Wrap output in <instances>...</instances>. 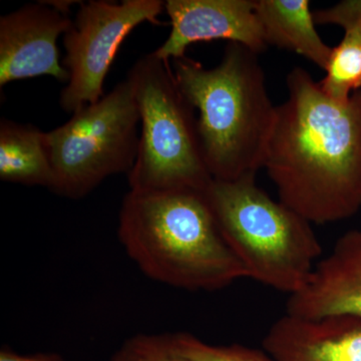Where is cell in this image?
<instances>
[{
  "label": "cell",
  "instance_id": "cell-9",
  "mask_svg": "<svg viewBox=\"0 0 361 361\" xmlns=\"http://www.w3.org/2000/svg\"><path fill=\"white\" fill-rule=\"evenodd\" d=\"M165 11L172 28L154 51L164 61L184 58L190 45L210 40H228L257 54L267 49L255 0H167Z\"/></svg>",
  "mask_w": 361,
  "mask_h": 361
},
{
  "label": "cell",
  "instance_id": "cell-13",
  "mask_svg": "<svg viewBox=\"0 0 361 361\" xmlns=\"http://www.w3.org/2000/svg\"><path fill=\"white\" fill-rule=\"evenodd\" d=\"M316 25L343 28L341 44L332 47L326 75L319 82L323 92L337 102H346L361 90V0H343L313 11Z\"/></svg>",
  "mask_w": 361,
  "mask_h": 361
},
{
  "label": "cell",
  "instance_id": "cell-17",
  "mask_svg": "<svg viewBox=\"0 0 361 361\" xmlns=\"http://www.w3.org/2000/svg\"><path fill=\"white\" fill-rule=\"evenodd\" d=\"M0 361H66L63 355L56 353H37L33 355H20L11 348L0 350Z\"/></svg>",
  "mask_w": 361,
  "mask_h": 361
},
{
  "label": "cell",
  "instance_id": "cell-6",
  "mask_svg": "<svg viewBox=\"0 0 361 361\" xmlns=\"http://www.w3.org/2000/svg\"><path fill=\"white\" fill-rule=\"evenodd\" d=\"M139 125L137 99L126 78L97 103L45 133L54 172L51 191L78 200L111 176L129 174L139 149Z\"/></svg>",
  "mask_w": 361,
  "mask_h": 361
},
{
  "label": "cell",
  "instance_id": "cell-14",
  "mask_svg": "<svg viewBox=\"0 0 361 361\" xmlns=\"http://www.w3.org/2000/svg\"><path fill=\"white\" fill-rule=\"evenodd\" d=\"M0 180L51 190L54 172L44 132L30 123L0 120Z\"/></svg>",
  "mask_w": 361,
  "mask_h": 361
},
{
  "label": "cell",
  "instance_id": "cell-7",
  "mask_svg": "<svg viewBox=\"0 0 361 361\" xmlns=\"http://www.w3.org/2000/svg\"><path fill=\"white\" fill-rule=\"evenodd\" d=\"M165 11L161 0H90L80 2L77 16L63 35V66L68 80L61 90L59 106L73 114L104 96L106 75L123 40L137 26L160 25Z\"/></svg>",
  "mask_w": 361,
  "mask_h": 361
},
{
  "label": "cell",
  "instance_id": "cell-10",
  "mask_svg": "<svg viewBox=\"0 0 361 361\" xmlns=\"http://www.w3.org/2000/svg\"><path fill=\"white\" fill-rule=\"evenodd\" d=\"M286 314L304 319L361 318V230L342 235L329 255L316 263L302 288L289 295Z\"/></svg>",
  "mask_w": 361,
  "mask_h": 361
},
{
  "label": "cell",
  "instance_id": "cell-1",
  "mask_svg": "<svg viewBox=\"0 0 361 361\" xmlns=\"http://www.w3.org/2000/svg\"><path fill=\"white\" fill-rule=\"evenodd\" d=\"M286 85L263 168L279 201L311 224L348 219L361 209V90L337 102L299 66Z\"/></svg>",
  "mask_w": 361,
  "mask_h": 361
},
{
  "label": "cell",
  "instance_id": "cell-16",
  "mask_svg": "<svg viewBox=\"0 0 361 361\" xmlns=\"http://www.w3.org/2000/svg\"><path fill=\"white\" fill-rule=\"evenodd\" d=\"M110 361H191L178 353L170 334H137L120 346Z\"/></svg>",
  "mask_w": 361,
  "mask_h": 361
},
{
  "label": "cell",
  "instance_id": "cell-11",
  "mask_svg": "<svg viewBox=\"0 0 361 361\" xmlns=\"http://www.w3.org/2000/svg\"><path fill=\"white\" fill-rule=\"evenodd\" d=\"M262 345L277 361H361V318L285 314L271 325Z\"/></svg>",
  "mask_w": 361,
  "mask_h": 361
},
{
  "label": "cell",
  "instance_id": "cell-3",
  "mask_svg": "<svg viewBox=\"0 0 361 361\" xmlns=\"http://www.w3.org/2000/svg\"><path fill=\"white\" fill-rule=\"evenodd\" d=\"M180 92L198 111L202 154L213 180H236L263 168L276 115L258 54L229 44L218 66L173 61Z\"/></svg>",
  "mask_w": 361,
  "mask_h": 361
},
{
  "label": "cell",
  "instance_id": "cell-5",
  "mask_svg": "<svg viewBox=\"0 0 361 361\" xmlns=\"http://www.w3.org/2000/svg\"><path fill=\"white\" fill-rule=\"evenodd\" d=\"M127 78L140 113V142L129 174L133 191L205 192L213 180L202 154L195 109L180 92L170 61L149 52Z\"/></svg>",
  "mask_w": 361,
  "mask_h": 361
},
{
  "label": "cell",
  "instance_id": "cell-8",
  "mask_svg": "<svg viewBox=\"0 0 361 361\" xmlns=\"http://www.w3.org/2000/svg\"><path fill=\"white\" fill-rule=\"evenodd\" d=\"M73 20L47 4H25L0 18V89L9 82L51 77L68 82L58 39Z\"/></svg>",
  "mask_w": 361,
  "mask_h": 361
},
{
  "label": "cell",
  "instance_id": "cell-4",
  "mask_svg": "<svg viewBox=\"0 0 361 361\" xmlns=\"http://www.w3.org/2000/svg\"><path fill=\"white\" fill-rule=\"evenodd\" d=\"M255 178L213 180L206 198L247 277L291 295L307 282L322 244L310 221L270 198Z\"/></svg>",
  "mask_w": 361,
  "mask_h": 361
},
{
  "label": "cell",
  "instance_id": "cell-15",
  "mask_svg": "<svg viewBox=\"0 0 361 361\" xmlns=\"http://www.w3.org/2000/svg\"><path fill=\"white\" fill-rule=\"evenodd\" d=\"M178 353L191 361H277L264 349L242 344L213 345L187 332L170 334Z\"/></svg>",
  "mask_w": 361,
  "mask_h": 361
},
{
  "label": "cell",
  "instance_id": "cell-12",
  "mask_svg": "<svg viewBox=\"0 0 361 361\" xmlns=\"http://www.w3.org/2000/svg\"><path fill=\"white\" fill-rule=\"evenodd\" d=\"M268 47L288 49L326 71L332 47L317 32L308 0H255Z\"/></svg>",
  "mask_w": 361,
  "mask_h": 361
},
{
  "label": "cell",
  "instance_id": "cell-2",
  "mask_svg": "<svg viewBox=\"0 0 361 361\" xmlns=\"http://www.w3.org/2000/svg\"><path fill=\"white\" fill-rule=\"evenodd\" d=\"M118 236L146 276L188 291H215L247 277L205 192L133 191L123 197Z\"/></svg>",
  "mask_w": 361,
  "mask_h": 361
}]
</instances>
